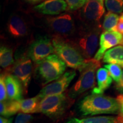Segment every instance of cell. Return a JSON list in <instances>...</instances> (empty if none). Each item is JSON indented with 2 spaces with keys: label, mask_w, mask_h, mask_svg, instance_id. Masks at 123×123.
<instances>
[{
  "label": "cell",
  "mask_w": 123,
  "mask_h": 123,
  "mask_svg": "<svg viewBox=\"0 0 123 123\" xmlns=\"http://www.w3.org/2000/svg\"><path fill=\"white\" fill-rule=\"evenodd\" d=\"M105 6L108 12L120 14L123 12V0H105Z\"/></svg>",
  "instance_id": "cell-23"
},
{
  "label": "cell",
  "mask_w": 123,
  "mask_h": 123,
  "mask_svg": "<svg viewBox=\"0 0 123 123\" xmlns=\"http://www.w3.org/2000/svg\"><path fill=\"white\" fill-rule=\"evenodd\" d=\"M46 23L49 30L53 34V37L70 39L74 36L77 30L74 19L70 14L47 17Z\"/></svg>",
  "instance_id": "cell-7"
},
{
  "label": "cell",
  "mask_w": 123,
  "mask_h": 123,
  "mask_svg": "<svg viewBox=\"0 0 123 123\" xmlns=\"http://www.w3.org/2000/svg\"><path fill=\"white\" fill-rule=\"evenodd\" d=\"M14 63L13 50L6 46H1L0 48V65L3 68H10Z\"/></svg>",
  "instance_id": "cell-21"
},
{
  "label": "cell",
  "mask_w": 123,
  "mask_h": 123,
  "mask_svg": "<svg viewBox=\"0 0 123 123\" xmlns=\"http://www.w3.org/2000/svg\"><path fill=\"white\" fill-rule=\"evenodd\" d=\"M104 13L103 0H88L79 11V18L83 24H98Z\"/></svg>",
  "instance_id": "cell-9"
},
{
  "label": "cell",
  "mask_w": 123,
  "mask_h": 123,
  "mask_svg": "<svg viewBox=\"0 0 123 123\" xmlns=\"http://www.w3.org/2000/svg\"><path fill=\"white\" fill-rule=\"evenodd\" d=\"M96 78L98 86L93 88L91 93L103 94L111 85L112 83V77L107 68H99L96 72Z\"/></svg>",
  "instance_id": "cell-17"
},
{
  "label": "cell",
  "mask_w": 123,
  "mask_h": 123,
  "mask_svg": "<svg viewBox=\"0 0 123 123\" xmlns=\"http://www.w3.org/2000/svg\"><path fill=\"white\" fill-rule=\"evenodd\" d=\"M54 53L68 67L79 70L85 64L86 59L69 39L53 37Z\"/></svg>",
  "instance_id": "cell-3"
},
{
  "label": "cell",
  "mask_w": 123,
  "mask_h": 123,
  "mask_svg": "<svg viewBox=\"0 0 123 123\" xmlns=\"http://www.w3.org/2000/svg\"><path fill=\"white\" fill-rule=\"evenodd\" d=\"M119 16L116 13L108 12L104 16L102 29L104 31H117Z\"/></svg>",
  "instance_id": "cell-22"
},
{
  "label": "cell",
  "mask_w": 123,
  "mask_h": 123,
  "mask_svg": "<svg viewBox=\"0 0 123 123\" xmlns=\"http://www.w3.org/2000/svg\"><path fill=\"white\" fill-rule=\"evenodd\" d=\"M70 99L65 93L46 96L40 101L38 112L42 113L51 119H59L71 105Z\"/></svg>",
  "instance_id": "cell-6"
},
{
  "label": "cell",
  "mask_w": 123,
  "mask_h": 123,
  "mask_svg": "<svg viewBox=\"0 0 123 123\" xmlns=\"http://www.w3.org/2000/svg\"><path fill=\"white\" fill-rule=\"evenodd\" d=\"M81 116L101 114H120V105L116 99L102 94L92 93L83 99L78 104Z\"/></svg>",
  "instance_id": "cell-1"
},
{
  "label": "cell",
  "mask_w": 123,
  "mask_h": 123,
  "mask_svg": "<svg viewBox=\"0 0 123 123\" xmlns=\"http://www.w3.org/2000/svg\"><path fill=\"white\" fill-rule=\"evenodd\" d=\"M66 64L56 54L49 55L37 64L35 74L42 85L56 80L64 74Z\"/></svg>",
  "instance_id": "cell-5"
},
{
  "label": "cell",
  "mask_w": 123,
  "mask_h": 123,
  "mask_svg": "<svg viewBox=\"0 0 123 123\" xmlns=\"http://www.w3.org/2000/svg\"><path fill=\"white\" fill-rule=\"evenodd\" d=\"M117 31L123 34V13L121 14V16L120 17L119 22L117 25Z\"/></svg>",
  "instance_id": "cell-28"
},
{
  "label": "cell",
  "mask_w": 123,
  "mask_h": 123,
  "mask_svg": "<svg viewBox=\"0 0 123 123\" xmlns=\"http://www.w3.org/2000/svg\"><path fill=\"white\" fill-rule=\"evenodd\" d=\"M117 44L123 46V35L117 31H104L101 33L99 40V49L93 59L100 61L107 50Z\"/></svg>",
  "instance_id": "cell-12"
},
{
  "label": "cell",
  "mask_w": 123,
  "mask_h": 123,
  "mask_svg": "<svg viewBox=\"0 0 123 123\" xmlns=\"http://www.w3.org/2000/svg\"><path fill=\"white\" fill-rule=\"evenodd\" d=\"M13 122V119H7L4 117H0V123H12Z\"/></svg>",
  "instance_id": "cell-31"
},
{
  "label": "cell",
  "mask_w": 123,
  "mask_h": 123,
  "mask_svg": "<svg viewBox=\"0 0 123 123\" xmlns=\"http://www.w3.org/2000/svg\"><path fill=\"white\" fill-rule=\"evenodd\" d=\"M67 3L64 0H46L38 5L34 9L43 15H58L67 10Z\"/></svg>",
  "instance_id": "cell-14"
},
{
  "label": "cell",
  "mask_w": 123,
  "mask_h": 123,
  "mask_svg": "<svg viewBox=\"0 0 123 123\" xmlns=\"http://www.w3.org/2000/svg\"><path fill=\"white\" fill-rule=\"evenodd\" d=\"M116 100L120 105V114L123 116V94L118 95Z\"/></svg>",
  "instance_id": "cell-29"
},
{
  "label": "cell",
  "mask_w": 123,
  "mask_h": 123,
  "mask_svg": "<svg viewBox=\"0 0 123 123\" xmlns=\"http://www.w3.org/2000/svg\"><path fill=\"white\" fill-rule=\"evenodd\" d=\"M76 73L74 70L66 72L62 76L53 81L51 83L47 84L40 91L38 96L41 99L50 95H59L63 93L70 86L72 81L74 79Z\"/></svg>",
  "instance_id": "cell-11"
},
{
  "label": "cell",
  "mask_w": 123,
  "mask_h": 123,
  "mask_svg": "<svg viewBox=\"0 0 123 123\" xmlns=\"http://www.w3.org/2000/svg\"><path fill=\"white\" fill-rule=\"evenodd\" d=\"M100 65V62L94 59H86L85 64L79 70V79L69 90L68 96L71 99H75L95 87L96 72Z\"/></svg>",
  "instance_id": "cell-4"
},
{
  "label": "cell",
  "mask_w": 123,
  "mask_h": 123,
  "mask_svg": "<svg viewBox=\"0 0 123 123\" xmlns=\"http://www.w3.org/2000/svg\"><path fill=\"white\" fill-rule=\"evenodd\" d=\"M66 123H123V116L120 114L117 116H100L79 119L70 118Z\"/></svg>",
  "instance_id": "cell-16"
},
{
  "label": "cell",
  "mask_w": 123,
  "mask_h": 123,
  "mask_svg": "<svg viewBox=\"0 0 123 123\" xmlns=\"http://www.w3.org/2000/svg\"><path fill=\"white\" fill-rule=\"evenodd\" d=\"M7 30L13 37L21 38L27 35L28 26L25 20L21 15L14 14L7 21Z\"/></svg>",
  "instance_id": "cell-15"
},
{
  "label": "cell",
  "mask_w": 123,
  "mask_h": 123,
  "mask_svg": "<svg viewBox=\"0 0 123 123\" xmlns=\"http://www.w3.org/2000/svg\"><path fill=\"white\" fill-rule=\"evenodd\" d=\"M19 111H21L20 101L8 100L0 103V113L5 117L16 114Z\"/></svg>",
  "instance_id": "cell-19"
},
{
  "label": "cell",
  "mask_w": 123,
  "mask_h": 123,
  "mask_svg": "<svg viewBox=\"0 0 123 123\" xmlns=\"http://www.w3.org/2000/svg\"><path fill=\"white\" fill-rule=\"evenodd\" d=\"M10 71L21 81L24 91L27 93L33 73V63L30 58L27 55L21 56L10 67Z\"/></svg>",
  "instance_id": "cell-10"
},
{
  "label": "cell",
  "mask_w": 123,
  "mask_h": 123,
  "mask_svg": "<svg viewBox=\"0 0 123 123\" xmlns=\"http://www.w3.org/2000/svg\"><path fill=\"white\" fill-rule=\"evenodd\" d=\"M65 1L68 6L67 10L74 12L83 7L88 0H65Z\"/></svg>",
  "instance_id": "cell-25"
},
{
  "label": "cell",
  "mask_w": 123,
  "mask_h": 123,
  "mask_svg": "<svg viewBox=\"0 0 123 123\" xmlns=\"http://www.w3.org/2000/svg\"><path fill=\"white\" fill-rule=\"evenodd\" d=\"M26 1H27L29 2L33 3V4H35V3H37V2H40V1H41L42 0H26Z\"/></svg>",
  "instance_id": "cell-32"
},
{
  "label": "cell",
  "mask_w": 123,
  "mask_h": 123,
  "mask_svg": "<svg viewBox=\"0 0 123 123\" xmlns=\"http://www.w3.org/2000/svg\"><path fill=\"white\" fill-rule=\"evenodd\" d=\"M54 53V48L52 41L46 36H40L30 44L27 55L37 64Z\"/></svg>",
  "instance_id": "cell-8"
},
{
  "label": "cell",
  "mask_w": 123,
  "mask_h": 123,
  "mask_svg": "<svg viewBox=\"0 0 123 123\" xmlns=\"http://www.w3.org/2000/svg\"><path fill=\"white\" fill-rule=\"evenodd\" d=\"M103 61L105 63L116 64L123 67V46H116L107 50Z\"/></svg>",
  "instance_id": "cell-18"
},
{
  "label": "cell",
  "mask_w": 123,
  "mask_h": 123,
  "mask_svg": "<svg viewBox=\"0 0 123 123\" xmlns=\"http://www.w3.org/2000/svg\"><path fill=\"white\" fill-rule=\"evenodd\" d=\"M104 68L107 69L112 79H113L116 83L119 82L123 73L120 66L116 64H108L104 65Z\"/></svg>",
  "instance_id": "cell-24"
},
{
  "label": "cell",
  "mask_w": 123,
  "mask_h": 123,
  "mask_svg": "<svg viewBox=\"0 0 123 123\" xmlns=\"http://www.w3.org/2000/svg\"><path fill=\"white\" fill-rule=\"evenodd\" d=\"M5 81L9 100L21 101L22 100L24 87L21 81L12 74L5 73Z\"/></svg>",
  "instance_id": "cell-13"
},
{
  "label": "cell",
  "mask_w": 123,
  "mask_h": 123,
  "mask_svg": "<svg viewBox=\"0 0 123 123\" xmlns=\"http://www.w3.org/2000/svg\"><path fill=\"white\" fill-rule=\"evenodd\" d=\"M115 87H116V90H117L118 91L123 93V70L120 80L119 83H117L116 84Z\"/></svg>",
  "instance_id": "cell-30"
},
{
  "label": "cell",
  "mask_w": 123,
  "mask_h": 123,
  "mask_svg": "<svg viewBox=\"0 0 123 123\" xmlns=\"http://www.w3.org/2000/svg\"><path fill=\"white\" fill-rule=\"evenodd\" d=\"M41 100L38 95L33 98L22 100L20 101L21 111L26 114L38 113Z\"/></svg>",
  "instance_id": "cell-20"
},
{
  "label": "cell",
  "mask_w": 123,
  "mask_h": 123,
  "mask_svg": "<svg viewBox=\"0 0 123 123\" xmlns=\"http://www.w3.org/2000/svg\"><path fill=\"white\" fill-rule=\"evenodd\" d=\"M33 117L31 115L24 113H19L16 117L15 123H31Z\"/></svg>",
  "instance_id": "cell-27"
},
{
  "label": "cell",
  "mask_w": 123,
  "mask_h": 123,
  "mask_svg": "<svg viewBox=\"0 0 123 123\" xmlns=\"http://www.w3.org/2000/svg\"><path fill=\"white\" fill-rule=\"evenodd\" d=\"M101 31V27L100 24H83L78 27L74 36L70 39V41L80 51L84 58L91 59L98 47Z\"/></svg>",
  "instance_id": "cell-2"
},
{
  "label": "cell",
  "mask_w": 123,
  "mask_h": 123,
  "mask_svg": "<svg viewBox=\"0 0 123 123\" xmlns=\"http://www.w3.org/2000/svg\"><path fill=\"white\" fill-rule=\"evenodd\" d=\"M5 74H1L0 77V100L4 101L7 99V90L5 81Z\"/></svg>",
  "instance_id": "cell-26"
}]
</instances>
